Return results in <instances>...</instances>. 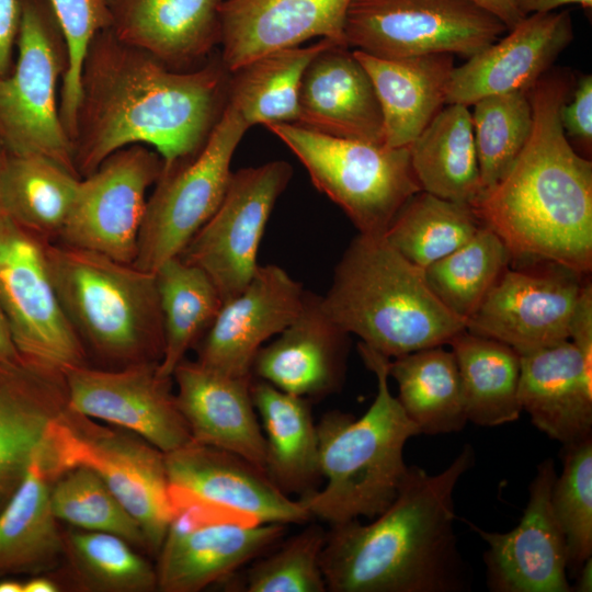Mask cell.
<instances>
[{
	"instance_id": "6da1fadb",
	"label": "cell",
	"mask_w": 592,
	"mask_h": 592,
	"mask_svg": "<svg viewBox=\"0 0 592 592\" xmlns=\"http://www.w3.org/2000/svg\"><path fill=\"white\" fill-rule=\"evenodd\" d=\"M230 71L220 55L178 71L100 31L86 53L72 152L80 178L135 144L155 148L170 168L195 157L221 117Z\"/></svg>"
},
{
	"instance_id": "7a4b0ae2",
	"label": "cell",
	"mask_w": 592,
	"mask_h": 592,
	"mask_svg": "<svg viewBox=\"0 0 592 592\" xmlns=\"http://www.w3.org/2000/svg\"><path fill=\"white\" fill-rule=\"evenodd\" d=\"M576 75L551 68L531 89L533 124L513 166L471 205L508 247L512 261L592 270V162L567 140L560 109Z\"/></svg>"
},
{
	"instance_id": "3957f363",
	"label": "cell",
	"mask_w": 592,
	"mask_h": 592,
	"mask_svg": "<svg viewBox=\"0 0 592 592\" xmlns=\"http://www.w3.org/2000/svg\"><path fill=\"white\" fill-rule=\"evenodd\" d=\"M470 444L441 473L408 466L394 502L363 524L330 526L321 553L329 592H463L470 587L454 528V490L475 466Z\"/></svg>"
},
{
	"instance_id": "277c9868",
	"label": "cell",
	"mask_w": 592,
	"mask_h": 592,
	"mask_svg": "<svg viewBox=\"0 0 592 592\" xmlns=\"http://www.w3.org/2000/svg\"><path fill=\"white\" fill-rule=\"evenodd\" d=\"M357 351L376 377V396L360 418L331 410L317 422L322 485L298 499L329 526L372 520L394 502L408 470L405 445L420 434L389 389L390 358L362 342Z\"/></svg>"
},
{
	"instance_id": "5b68a950",
	"label": "cell",
	"mask_w": 592,
	"mask_h": 592,
	"mask_svg": "<svg viewBox=\"0 0 592 592\" xmlns=\"http://www.w3.org/2000/svg\"><path fill=\"white\" fill-rule=\"evenodd\" d=\"M321 304L342 330L389 358L446 345L466 330L431 291L424 270L384 236L358 234L350 242Z\"/></svg>"
},
{
	"instance_id": "8992f818",
	"label": "cell",
	"mask_w": 592,
	"mask_h": 592,
	"mask_svg": "<svg viewBox=\"0 0 592 592\" xmlns=\"http://www.w3.org/2000/svg\"><path fill=\"white\" fill-rule=\"evenodd\" d=\"M47 262L87 354L110 368L160 362L164 339L155 272L60 242H48Z\"/></svg>"
},
{
	"instance_id": "52a82bcc",
	"label": "cell",
	"mask_w": 592,
	"mask_h": 592,
	"mask_svg": "<svg viewBox=\"0 0 592 592\" xmlns=\"http://www.w3.org/2000/svg\"><path fill=\"white\" fill-rule=\"evenodd\" d=\"M39 454L54 480L79 465L95 471L138 521L148 554L157 556L174 515L164 453L132 431L67 406L50 422Z\"/></svg>"
},
{
	"instance_id": "ba28073f",
	"label": "cell",
	"mask_w": 592,
	"mask_h": 592,
	"mask_svg": "<svg viewBox=\"0 0 592 592\" xmlns=\"http://www.w3.org/2000/svg\"><path fill=\"white\" fill-rule=\"evenodd\" d=\"M298 158L312 184L346 214L361 235L384 236L422 191L409 147L326 135L297 124L267 127Z\"/></svg>"
},
{
	"instance_id": "9c48e42d",
	"label": "cell",
	"mask_w": 592,
	"mask_h": 592,
	"mask_svg": "<svg viewBox=\"0 0 592 592\" xmlns=\"http://www.w3.org/2000/svg\"><path fill=\"white\" fill-rule=\"evenodd\" d=\"M68 49L47 0H21L13 69L0 78V140L10 153L42 156L78 175L59 113Z\"/></svg>"
},
{
	"instance_id": "30bf717a",
	"label": "cell",
	"mask_w": 592,
	"mask_h": 592,
	"mask_svg": "<svg viewBox=\"0 0 592 592\" xmlns=\"http://www.w3.org/2000/svg\"><path fill=\"white\" fill-rule=\"evenodd\" d=\"M45 238L0 217V307L22 361L65 376L88 354L58 299Z\"/></svg>"
},
{
	"instance_id": "8fae6325",
	"label": "cell",
	"mask_w": 592,
	"mask_h": 592,
	"mask_svg": "<svg viewBox=\"0 0 592 592\" xmlns=\"http://www.w3.org/2000/svg\"><path fill=\"white\" fill-rule=\"evenodd\" d=\"M508 31L471 0H351L344 21L348 47L382 59L428 54L469 58Z\"/></svg>"
},
{
	"instance_id": "7c38bea8",
	"label": "cell",
	"mask_w": 592,
	"mask_h": 592,
	"mask_svg": "<svg viewBox=\"0 0 592 592\" xmlns=\"http://www.w3.org/2000/svg\"><path fill=\"white\" fill-rule=\"evenodd\" d=\"M249 127L228 103L206 144L192 159L162 168L147 198L134 265L156 272L179 257L220 205L235 150Z\"/></svg>"
},
{
	"instance_id": "4fadbf2b",
	"label": "cell",
	"mask_w": 592,
	"mask_h": 592,
	"mask_svg": "<svg viewBox=\"0 0 592 592\" xmlns=\"http://www.w3.org/2000/svg\"><path fill=\"white\" fill-rule=\"evenodd\" d=\"M292 174L284 160L231 172L220 205L179 255L208 275L223 301L252 280L266 223Z\"/></svg>"
},
{
	"instance_id": "5bb4252c",
	"label": "cell",
	"mask_w": 592,
	"mask_h": 592,
	"mask_svg": "<svg viewBox=\"0 0 592 592\" xmlns=\"http://www.w3.org/2000/svg\"><path fill=\"white\" fill-rule=\"evenodd\" d=\"M163 168L146 145L124 147L79 182L58 242L133 264L143 224L147 190Z\"/></svg>"
},
{
	"instance_id": "9a60e30c",
	"label": "cell",
	"mask_w": 592,
	"mask_h": 592,
	"mask_svg": "<svg viewBox=\"0 0 592 592\" xmlns=\"http://www.w3.org/2000/svg\"><path fill=\"white\" fill-rule=\"evenodd\" d=\"M175 509L195 506L214 516L247 523L305 524L311 516L282 492L265 471L228 451L191 441L164 453Z\"/></svg>"
},
{
	"instance_id": "2e32d148",
	"label": "cell",
	"mask_w": 592,
	"mask_h": 592,
	"mask_svg": "<svg viewBox=\"0 0 592 592\" xmlns=\"http://www.w3.org/2000/svg\"><path fill=\"white\" fill-rule=\"evenodd\" d=\"M537 264L509 266L467 320V331L517 353L568 340L585 275L551 262Z\"/></svg>"
},
{
	"instance_id": "e0dca14e",
	"label": "cell",
	"mask_w": 592,
	"mask_h": 592,
	"mask_svg": "<svg viewBox=\"0 0 592 592\" xmlns=\"http://www.w3.org/2000/svg\"><path fill=\"white\" fill-rule=\"evenodd\" d=\"M158 365L73 367L65 373L68 408L132 431L162 453L180 448L192 441L191 433L178 406L173 378L162 376Z\"/></svg>"
},
{
	"instance_id": "ac0fdd59",
	"label": "cell",
	"mask_w": 592,
	"mask_h": 592,
	"mask_svg": "<svg viewBox=\"0 0 592 592\" xmlns=\"http://www.w3.org/2000/svg\"><path fill=\"white\" fill-rule=\"evenodd\" d=\"M282 523H247L178 508L157 554L158 590L198 592L226 581L282 540Z\"/></svg>"
},
{
	"instance_id": "d6986e66",
	"label": "cell",
	"mask_w": 592,
	"mask_h": 592,
	"mask_svg": "<svg viewBox=\"0 0 592 592\" xmlns=\"http://www.w3.org/2000/svg\"><path fill=\"white\" fill-rule=\"evenodd\" d=\"M556 477L553 458L537 465L522 519L506 533L488 532L466 521L487 543L483 561L490 591L572 592L566 536L550 502Z\"/></svg>"
},
{
	"instance_id": "ffe728a7",
	"label": "cell",
	"mask_w": 592,
	"mask_h": 592,
	"mask_svg": "<svg viewBox=\"0 0 592 592\" xmlns=\"http://www.w3.org/2000/svg\"><path fill=\"white\" fill-rule=\"evenodd\" d=\"M305 293L281 266L259 265L250 283L223 301L195 345V361L225 375L251 378L257 353L298 316Z\"/></svg>"
},
{
	"instance_id": "44dd1931",
	"label": "cell",
	"mask_w": 592,
	"mask_h": 592,
	"mask_svg": "<svg viewBox=\"0 0 592 592\" xmlns=\"http://www.w3.org/2000/svg\"><path fill=\"white\" fill-rule=\"evenodd\" d=\"M573 39L568 10L533 13L509 34L454 67L446 88V104L471 106L481 98L527 91Z\"/></svg>"
},
{
	"instance_id": "7402d4cb",
	"label": "cell",
	"mask_w": 592,
	"mask_h": 592,
	"mask_svg": "<svg viewBox=\"0 0 592 592\" xmlns=\"http://www.w3.org/2000/svg\"><path fill=\"white\" fill-rule=\"evenodd\" d=\"M348 353L349 333L326 314L321 296L306 291L298 316L259 350L251 374L314 402L340 390Z\"/></svg>"
},
{
	"instance_id": "603a6c76",
	"label": "cell",
	"mask_w": 592,
	"mask_h": 592,
	"mask_svg": "<svg viewBox=\"0 0 592 592\" xmlns=\"http://www.w3.org/2000/svg\"><path fill=\"white\" fill-rule=\"evenodd\" d=\"M351 0H224L220 58L232 71L274 50L320 37L348 46L344 21Z\"/></svg>"
},
{
	"instance_id": "cb8c5ba5",
	"label": "cell",
	"mask_w": 592,
	"mask_h": 592,
	"mask_svg": "<svg viewBox=\"0 0 592 592\" xmlns=\"http://www.w3.org/2000/svg\"><path fill=\"white\" fill-rule=\"evenodd\" d=\"M193 442L237 454L264 470L265 442L251 378L225 375L184 358L172 374Z\"/></svg>"
},
{
	"instance_id": "d4e9b609",
	"label": "cell",
	"mask_w": 592,
	"mask_h": 592,
	"mask_svg": "<svg viewBox=\"0 0 592 592\" xmlns=\"http://www.w3.org/2000/svg\"><path fill=\"white\" fill-rule=\"evenodd\" d=\"M349 48L331 43L310 60L300 83L296 124L334 137L385 144L372 80Z\"/></svg>"
},
{
	"instance_id": "484cf974",
	"label": "cell",
	"mask_w": 592,
	"mask_h": 592,
	"mask_svg": "<svg viewBox=\"0 0 592 592\" xmlns=\"http://www.w3.org/2000/svg\"><path fill=\"white\" fill-rule=\"evenodd\" d=\"M224 0H109L112 32L167 67L187 71L220 45Z\"/></svg>"
},
{
	"instance_id": "4316f807",
	"label": "cell",
	"mask_w": 592,
	"mask_h": 592,
	"mask_svg": "<svg viewBox=\"0 0 592 592\" xmlns=\"http://www.w3.org/2000/svg\"><path fill=\"white\" fill-rule=\"evenodd\" d=\"M517 397L534 426L565 445L592 436V366L568 339L519 353Z\"/></svg>"
},
{
	"instance_id": "83f0119b",
	"label": "cell",
	"mask_w": 592,
	"mask_h": 592,
	"mask_svg": "<svg viewBox=\"0 0 592 592\" xmlns=\"http://www.w3.org/2000/svg\"><path fill=\"white\" fill-rule=\"evenodd\" d=\"M67 406L65 376L0 361V499L14 492L50 422Z\"/></svg>"
},
{
	"instance_id": "f1b7e54d",
	"label": "cell",
	"mask_w": 592,
	"mask_h": 592,
	"mask_svg": "<svg viewBox=\"0 0 592 592\" xmlns=\"http://www.w3.org/2000/svg\"><path fill=\"white\" fill-rule=\"evenodd\" d=\"M375 89L384 125V143L409 147L446 105L454 55L428 54L382 59L353 50Z\"/></svg>"
},
{
	"instance_id": "f546056e",
	"label": "cell",
	"mask_w": 592,
	"mask_h": 592,
	"mask_svg": "<svg viewBox=\"0 0 592 592\" xmlns=\"http://www.w3.org/2000/svg\"><path fill=\"white\" fill-rule=\"evenodd\" d=\"M250 389L265 442V474L289 497L316 492L322 475L312 402L254 377Z\"/></svg>"
},
{
	"instance_id": "4dcf8cb0",
	"label": "cell",
	"mask_w": 592,
	"mask_h": 592,
	"mask_svg": "<svg viewBox=\"0 0 592 592\" xmlns=\"http://www.w3.org/2000/svg\"><path fill=\"white\" fill-rule=\"evenodd\" d=\"M53 481L38 447L0 510V578L48 573L60 567L64 531L50 505Z\"/></svg>"
},
{
	"instance_id": "1f68e13d",
	"label": "cell",
	"mask_w": 592,
	"mask_h": 592,
	"mask_svg": "<svg viewBox=\"0 0 592 592\" xmlns=\"http://www.w3.org/2000/svg\"><path fill=\"white\" fill-rule=\"evenodd\" d=\"M409 150L422 191L468 205L481 194L468 106L446 104L410 144Z\"/></svg>"
},
{
	"instance_id": "d6a6232c",
	"label": "cell",
	"mask_w": 592,
	"mask_h": 592,
	"mask_svg": "<svg viewBox=\"0 0 592 592\" xmlns=\"http://www.w3.org/2000/svg\"><path fill=\"white\" fill-rule=\"evenodd\" d=\"M389 377L398 385L397 399L420 434L462 431L467 424L455 356L444 345L390 358Z\"/></svg>"
},
{
	"instance_id": "836d02e7",
	"label": "cell",
	"mask_w": 592,
	"mask_h": 592,
	"mask_svg": "<svg viewBox=\"0 0 592 592\" xmlns=\"http://www.w3.org/2000/svg\"><path fill=\"white\" fill-rule=\"evenodd\" d=\"M448 345L457 363L468 422L499 426L519 420V353L467 329Z\"/></svg>"
},
{
	"instance_id": "e575fe53",
	"label": "cell",
	"mask_w": 592,
	"mask_h": 592,
	"mask_svg": "<svg viewBox=\"0 0 592 592\" xmlns=\"http://www.w3.org/2000/svg\"><path fill=\"white\" fill-rule=\"evenodd\" d=\"M320 38L308 47H288L264 54L230 71L228 104L248 127L263 124H296L305 69L325 47Z\"/></svg>"
},
{
	"instance_id": "d590c367",
	"label": "cell",
	"mask_w": 592,
	"mask_h": 592,
	"mask_svg": "<svg viewBox=\"0 0 592 592\" xmlns=\"http://www.w3.org/2000/svg\"><path fill=\"white\" fill-rule=\"evenodd\" d=\"M80 180L45 157L9 152L1 191L3 212L26 229L55 242Z\"/></svg>"
},
{
	"instance_id": "8d00e7d4",
	"label": "cell",
	"mask_w": 592,
	"mask_h": 592,
	"mask_svg": "<svg viewBox=\"0 0 592 592\" xmlns=\"http://www.w3.org/2000/svg\"><path fill=\"white\" fill-rule=\"evenodd\" d=\"M155 274L164 339L158 371L172 377L215 319L223 300L208 275L179 257L166 261Z\"/></svg>"
},
{
	"instance_id": "74e56055",
	"label": "cell",
	"mask_w": 592,
	"mask_h": 592,
	"mask_svg": "<svg viewBox=\"0 0 592 592\" xmlns=\"http://www.w3.org/2000/svg\"><path fill=\"white\" fill-rule=\"evenodd\" d=\"M60 582L80 592H152L156 566L126 539L105 532L64 531ZM60 584V583H59Z\"/></svg>"
},
{
	"instance_id": "f35d334b",
	"label": "cell",
	"mask_w": 592,
	"mask_h": 592,
	"mask_svg": "<svg viewBox=\"0 0 592 592\" xmlns=\"http://www.w3.org/2000/svg\"><path fill=\"white\" fill-rule=\"evenodd\" d=\"M482 225L471 205L420 191L400 208L384 238L424 270L467 243Z\"/></svg>"
},
{
	"instance_id": "ab89813d",
	"label": "cell",
	"mask_w": 592,
	"mask_h": 592,
	"mask_svg": "<svg viewBox=\"0 0 592 592\" xmlns=\"http://www.w3.org/2000/svg\"><path fill=\"white\" fill-rule=\"evenodd\" d=\"M511 263L508 247L482 225L467 243L424 269V275L440 301L467 322Z\"/></svg>"
},
{
	"instance_id": "60d3db41",
	"label": "cell",
	"mask_w": 592,
	"mask_h": 592,
	"mask_svg": "<svg viewBox=\"0 0 592 592\" xmlns=\"http://www.w3.org/2000/svg\"><path fill=\"white\" fill-rule=\"evenodd\" d=\"M50 505L57 520L70 527L111 533L148 553L138 521L87 466L71 467L53 481Z\"/></svg>"
},
{
	"instance_id": "b9f144b4",
	"label": "cell",
	"mask_w": 592,
	"mask_h": 592,
	"mask_svg": "<svg viewBox=\"0 0 592 592\" xmlns=\"http://www.w3.org/2000/svg\"><path fill=\"white\" fill-rule=\"evenodd\" d=\"M470 111L481 193L506 174L523 150L533 124L527 91L481 98Z\"/></svg>"
},
{
	"instance_id": "7bdbcfd3",
	"label": "cell",
	"mask_w": 592,
	"mask_h": 592,
	"mask_svg": "<svg viewBox=\"0 0 592 592\" xmlns=\"http://www.w3.org/2000/svg\"><path fill=\"white\" fill-rule=\"evenodd\" d=\"M327 530L309 523L251 561L239 588L244 592H326L321 553Z\"/></svg>"
},
{
	"instance_id": "ee69618b",
	"label": "cell",
	"mask_w": 592,
	"mask_h": 592,
	"mask_svg": "<svg viewBox=\"0 0 592 592\" xmlns=\"http://www.w3.org/2000/svg\"><path fill=\"white\" fill-rule=\"evenodd\" d=\"M562 471L550 496L567 542V571L574 577L592 557V436L562 448Z\"/></svg>"
},
{
	"instance_id": "f6af8a7d",
	"label": "cell",
	"mask_w": 592,
	"mask_h": 592,
	"mask_svg": "<svg viewBox=\"0 0 592 592\" xmlns=\"http://www.w3.org/2000/svg\"><path fill=\"white\" fill-rule=\"evenodd\" d=\"M68 49V67L61 80L59 113L72 143L76 130L81 66L92 38L111 26L109 0H47Z\"/></svg>"
},
{
	"instance_id": "bcb514c9",
	"label": "cell",
	"mask_w": 592,
	"mask_h": 592,
	"mask_svg": "<svg viewBox=\"0 0 592 592\" xmlns=\"http://www.w3.org/2000/svg\"><path fill=\"white\" fill-rule=\"evenodd\" d=\"M563 134L571 147L582 157L592 153V76L576 78L570 98L559 113Z\"/></svg>"
},
{
	"instance_id": "7dc6e473",
	"label": "cell",
	"mask_w": 592,
	"mask_h": 592,
	"mask_svg": "<svg viewBox=\"0 0 592 592\" xmlns=\"http://www.w3.org/2000/svg\"><path fill=\"white\" fill-rule=\"evenodd\" d=\"M20 19L21 0H0V78L13 69Z\"/></svg>"
},
{
	"instance_id": "c3c4849f",
	"label": "cell",
	"mask_w": 592,
	"mask_h": 592,
	"mask_svg": "<svg viewBox=\"0 0 592 592\" xmlns=\"http://www.w3.org/2000/svg\"><path fill=\"white\" fill-rule=\"evenodd\" d=\"M499 18L508 31L512 30L524 16L516 7V0H471Z\"/></svg>"
},
{
	"instance_id": "681fc988",
	"label": "cell",
	"mask_w": 592,
	"mask_h": 592,
	"mask_svg": "<svg viewBox=\"0 0 592 592\" xmlns=\"http://www.w3.org/2000/svg\"><path fill=\"white\" fill-rule=\"evenodd\" d=\"M567 4H579L589 12L592 9V0H516V7L524 18L533 13L551 12Z\"/></svg>"
},
{
	"instance_id": "f907efd6",
	"label": "cell",
	"mask_w": 592,
	"mask_h": 592,
	"mask_svg": "<svg viewBox=\"0 0 592 592\" xmlns=\"http://www.w3.org/2000/svg\"><path fill=\"white\" fill-rule=\"evenodd\" d=\"M0 361L23 362L15 346L8 319L0 307Z\"/></svg>"
},
{
	"instance_id": "816d5d0a",
	"label": "cell",
	"mask_w": 592,
	"mask_h": 592,
	"mask_svg": "<svg viewBox=\"0 0 592 592\" xmlns=\"http://www.w3.org/2000/svg\"><path fill=\"white\" fill-rule=\"evenodd\" d=\"M62 591L61 585L55 577L48 573L34 574L30 579L23 581V592H59Z\"/></svg>"
},
{
	"instance_id": "f5cc1de1",
	"label": "cell",
	"mask_w": 592,
	"mask_h": 592,
	"mask_svg": "<svg viewBox=\"0 0 592 592\" xmlns=\"http://www.w3.org/2000/svg\"><path fill=\"white\" fill-rule=\"evenodd\" d=\"M574 584L572 591L591 592L592 591V557L587 559L573 577Z\"/></svg>"
},
{
	"instance_id": "db71d44e",
	"label": "cell",
	"mask_w": 592,
	"mask_h": 592,
	"mask_svg": "<svg viewBox=\"0 0 592 592\" xmlns=\"http://www.w3.org/2000/svg\"><path fill=\"white\" fill-rule=\"evenodd\" d=\"M0 592H23V581L9 577L0 578Z\"/></svg>"
},
{
	"instance_id": "11a10c76",
	"label": "cell",
	"mask_w": 592,
	"mask_h": 592,
	"mask_svg": "<svg viewBox=\"0 0 592 592\" xmlns=\"http://www.w3.org/2000/svg\"><path fill=\"white\" fill-rule=\"evenodd\" d=\"M9 151L0 140V217H2L4 214L3 207H2V197H1V191H2V180L4 174V169L7 164Z\"/></svg>"
},
{
	"instance_id": "9f6ffc18",
	"label": "cell",
	"mask_w": 592,
	"mask_h": 592,
	"mask_svg": "<svg viewBox=\"0 0 592 592\" xmlns=\"http://www.w3.org/2000/svg\"><path fill=\"white\" fill-rule=\"evenodd\" d=\"M4 502H5L4 500L0 499V510L2 509Z\"/></svg>"
}]
</instances>
